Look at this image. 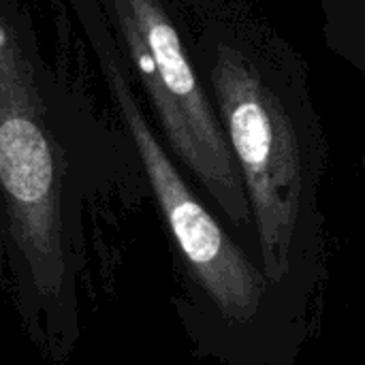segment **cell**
Returning a JSON list of instances; mask_svg holds the SVG:
<instances>
[{
  "label": "cell",
  "instance_id": "obj_1",
  "mask_svg": "<svg viewBox=\"0 0 365 365\" xmlns=\"http://www.w3.org/2000/svg\"><path fill=\"white\" fill-rule=\"evenodd\" d=\"M188 51L240 165L261 267L278 287L319 231L327 141L306 66L237 0H216L201 13Z\"/></svg>",
  "mask_w": 365,
  "mask_h": 365
},
{
  "label": "cell",
  "instance_id": "obj_2",
  "mask_svg": "<svg viewBox=\"0 0 365 365\" xmlns=\"http://www.w3.org/2000/svg\"><path fill=\"white\" fill-rule=\"evenodd\" d=\"M28 60L0 45V197L19 299L47 314L49 334L75 336L73 272L62 218L58 152Z\"/></svg>",
  "mask_w": 365,
  "mask_h": 365
},
{
  "label": "cell",
  "instance_id": "obj_3",
  "mask_svg": "<svg viewBox=\"0 0 365 365\" xmlns=\"http://www.w3.org/2000/svg\"><path fill=\"white\" fill-rule=\"evenodd\" d=\"M113 9L171 158L180 160L237 235H255L240 165L175 19L163 0H113Z\"/></svg>",
  "mask_w": 365,
  "mask_h": 365
},
{
  "label": "cell",
  "instance_id": "obj_4",
  "mask_svg": "<svg viewBox=\"0 0 365 365\" xmlns=\"http://www.w3.org/2000/svg\"><path fill=\"white\" fill-rule=\"evenodd\" d=\"M111 51L103 53V64L113 105L137 150L184 265L222 321L229 325L255 321L274 284L190 188L154 133L128 75L122 71L120 58Z\"/></svg>",
  "mask_w": 365,
  "mask_h": 365
},
{
  "label": "cell",
  "instance_id": "obj_5",
  "mask_svg": "<svg viewBox=\"0 0 365 365\" xmlns=\"http://www.w3.org/2000/svg\"><path fill=\"white\" fill-rule=\"evenodd\" d=\"M329 47L365 75V0H323Z\"/></svg>",
  "mask_w": 365,
  "mask_h": 365
}]
</instances>
